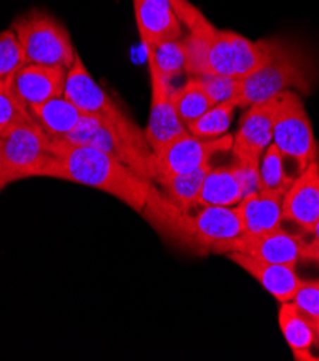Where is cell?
<instances>
[{"instance_id":"ac0fdd59","label":"cell","mask_w":319,"mask_h":361,"mask_svg":"<svg viewBox=\"0 0 319 361\" xmlns=\"http://www.w3.org/2000/svg\"><path fill=\"white\" fill-rule=\"evenodd\" d=\"M282 199L273 192L258 190L236 206L246 235H263L282 228Z\"/></svg>"},{"instance_id":"6da1fadb","label":"cell","mask_w":319,"mask_h":361,"mask_svg":"<svg viewBox=\"0 0 319 361\" xmlns=\"http://www.w3.org/2000/svg\"><path fill=\"white\" fill-rule=\"evenodd\" d=\"M54 161L46 177L88 186L108 193L149 221L164 235L183 243L189 242V213L177 207L153 185L127 164L106 153L66 140H54Z\"/></svg>"},{"instance_id":"44dd1931","label":"cell","mask_w":319,"mask_h":361,"mask_svg":"<svg viewBox=\"0 0 319 361\" xmlns=\"http://www.w3.org/2000/svg\"><path fill=\"white\" fill-rule=\"evenodd\" d=\"M243 197L242 188L237 183L230 164L211 167L203 182L197 206L234 207Z\"/></svg>"},{"instance_id":"4316f807","label":"cell","mask_w":319,"mask_h":361,"mask_svg":"<svg viewBox=\"0 0 319 361\" xmlns=\"http://www.w3.org/2000/svg\"><path fill=\"white\" fill-rule=\"evenodd\" d=\"M26 63L25 51L16 33L11 27L0 32V85L11 87L15 75Z\"/></svg>"},{"instance_id":"603a6c76","label":"cell","mask_w":319,"mask_h":361,"mask_svg":"<svg viewBox=\"0 0 319 361\" xmlns=\"http://www.w3.org/2000/svg\"><path fill=\"white\" fill-rule=\"evenodd\" d=\"M174 110L184 126L197 120L213 106L203 85L197 78H190L183 87L171 90Z\"/></svg>"},{"instance_id":"83f0119b","label":"cell","mask_w":319,"mask_h":361,"mask_svg":"<svg viewBox=\"0 0 319 361\" xmlns=\"http://www.w3.org/2000/svg\"><path fill=\"white\" fill-rule=\"evenodd\" d=\"M213 105L234 101L239 94L240 78L218 74H206L197 78Z\"/></svg>"},{"instance_id":"4fadbf2b","label":"cell","mask_w":319,"mask_h":361,"mask_svg":"<svg viewBox=\"0 0 319 361\" xmlns=\"http://www.w3.org/2000/svg\"><path fill=\"white\" fill-rule=\"evenodd\" d=\"M66 71L61 66L26 63L15 75L9 87L11 92L26 110L63 97Z\"/></svg>"},{"instance_id":"5bb4252c","label":"cell","mask_w":319,"mask_h":361,"mask_svg":"<svg viewBox=\"0 0 319 361\" xmlns=\"http://www.w3.org/2000/svg\"><path fill=\"white\" fill-rule=\"evenodd\" d=\"M134 16L144 48L183 39V25L171 0H132Z\"/></svg>"},{"instance_id":"4dcf8cb0","label":"cell","mask_w":319,"mask_h":361,"mask_svg":"<svg viewBox=\"0 0 319 361\" xmlns=\"http://www.w3.org/2000/svg\"><path fill=\"white\" fill-rule=\"evenodd\" d=\"M292 302L315 324L319 321V279L306 281L304 279Z\"/></svg>"},{"instance_id":"8fae6325","label":"cell","mask_w":319,"mask_h":361,"mask_svg":"<svg viewBox=\"0 0 319 361\" xmlns=\"http://www.w3.org/2000/svg\"><path fill=\"white\" fill-rule=\"evenodd\" d=\"M149 72L151 81V106L144 134L150 147L154 153H157L168 142L187 134L189 131L174 110L171 101L173 88L170 82L160 75L158 69L150 59Z\"/></svg>"},{"instance_id":"7a4b0ae2","label":"cell","mask_w":319,"mask_h":361,"mask_svg":"<svg viewBox=\"0 0 319 361\" xmlns=\"http://www.w3.org/2000/svg\"><path fill=\"white\" fill-rule=\"evenodd\" d=\"M313 58L301 47L282 39H266V55L251 74L240 78L237 106L268 102L283 91L309 95L318 81Z\"/></svg>"},{"instance_id":"836d02e7","label":"cell","mask_w":319,"mask_h":361,"mask_svg":"<svg viewBox=\"0 0 319 361\" xmlns=\"http://www.w3.org/2000/svg\"><path fill=\"white\" fill-rule=\"evenodd\" d=\"M316 338H318V344H319V321L316 322Z\"/></svg>"},{"instance_id":"3957f363","label":"cell","mask_w":319,"mask_h":361,"mask_svg":"<svg viewBox=\"0 0 319 361\" xmlns=\"http://www.w3.org/2000/svg\"><path fill=\"white\" fill-rule=\"evenodd\" d=\"M62 140L95 147L154 182V152L144 131H141L131 118L114 121L82 114L73 133Z\"/></svg>"},{"instance_id":"52a82bcc","label":"cell","mask_w":319,"mask_h":361,"mask_svg":"<svg viewBox=\"0 0 319 361\" xmlns=\"http://www.w3.org/2000/svg\"><path fill=\"white\" fill-rule=\"evenodd\" d=\"M232 144V134H225L213 140H204L187 133L175 138L161 150L154 153V182L170 176L189 173L208 164L215 156L230 152Z\"/></svg>"},{"instance_id":"d6a6232c","label":"cell","mask_w":319,"mask_h":361,"mask_svg":"<svg viewBox=\"0 0 319 361\" xmlns=\"http://www.w3.org/2000/svg\"><path fill=\"white\" fill-rule=\"evenodd\" d=\"M315 239H319V221L313 225V228L311 229V232H309Z\"/></svg>"},{"instance_id":"484cf974","label":"cell","mask_w":319,"mask_h":361,"mask_svg":"<svg viewBox=\"0 0 319 361\" xmlns=\"http://www.w3.org/2000/svg\"><path fill=\"white\" fill-rule=\"evenodd\" d=\"M147 56L156 68L160 75L171 82L174 78L186 72V49L183 39L168 41L156 48H146Z\"/></svg>"},{"instance_id":"9a60e30c","label":"cell","mask_w":319,"mask_h":361,"mask_svg":"<svg viewBox=\"0 0 319 361\" xmlns=\"http://www.w3.org/2000/svg\"><path fill=\"white\" fill-rule=\"evenodd\" d=\"M282 218L311 232L319 221V163L301 171L282 199Z\"/></svg>"},{"instance_id":"f1b7e54d","label":"cell","mask_w":319,"mask_h":361,"mask_svg":"<svg viewBox=\"0 0 319 361\" xmlns=\"http://www.w3.org/2000/svg\"><path fill=\"white\" fill-rule=\"evenodd\" d=\"M26 117H29L27 110L18 102L11 88L0 85V134Z\"/></svg>"},{"instance_id":"277c9868","label":"cell","mask_w":319,"mask_h":361,"mask_svg":"<svg viewBox=\"0 0 319 361\" xmlns=\"http://www.w3.org/2000/svg\"><path fill=\"white\" fill-rule=\"evenodd\" d=\"M54 140L30 116L0 134V186L29 177H46Z\"/></svg>"},{"instance_id":"e575fe53","label":"cell","mask_w":319,"mask_h":361,"mask_svg":"<svg viewBox=\"0 0 319 361\" xmlns=\"http://www.w3.org/2000/svg\"><path fill=\"white\" fill-rule=\"evenodd\" d=\"M2 190H4V188H2V186H0V192H2Z\"/></svg>"},{"instance_id":"2e32d148","label":"cell","mask_w":319,"mask_h":361,"mask_svg":"<svg viewBox=\"0 0 319 361\" xmlns=\"http://www.w3.org/2000/svg\"><path fill=\"white\" fill-rule=\"evenodd\" d=\"M189 228L192 245L201 249H211L244 233L236 206H201L196 214L189 216Z\"/></svg>"},{"instance_id":"cb8c5ba5","label":"cell","mask_w":319,"mask_h":361,"mask_svg":"<svg viewBox=\"0 0 319 361\" xmlns=\"http://www.w3.org/2000/svg\"><path fill=\"white\" fill-rule=\"evenodd\" d=\"M261 189L266 192H273L285 195L287 190L294 183L295 176L287 170V160L279 149L272 142L263 153L261 163Z\"/></svg>"},{"instance_id":"ba28073f","label":"cell","mask_w":319,"mask_h":361,"mask_svg":"<svg viewBox=\"0 0 319 361\" xmlns=\"http://www.w3.org/2000/svg\"><path fill=\"white\" fill-rule=\"evenodd\" d=\"M266 55V39L252 42L229 29H218L208 54V74L243 78L258 68Z\"/></svg>"},{"instance_id":"8992f818","label":"cell","mask_w":319,"mask_h":361,"mask_svg":"<svg viewBox=\"0 0 319 361\" xmlns=\"http://www.w3.org/2000/svg\"><path fill=\"white\" fill-rule=\"evenodd\" d=\"M273 101L272 142L287 161L296 164L299 173L311 163H319V144L301 95L288 90L277 94Z\"/></svg>"},{"instance_id":"d4e9b609","label":"cell","mask_w":319,"mask_h":361,"mask_svg":"<svg viewBox=\"0 0 319 361\" xmlns=\"http://www.w3.org/2000/svg\"><path fill=\"white\" fill-rule=\"evenodd\" d=\"M236 108L237 105L233 101L213 105L197 120L189 123L186 128L192 135L199 138H219L229 131Z\"/></svg>"},{"instance_id":"7c38bea8","label":"cell","mask_w":319,"mask_h":361,"mask_svg":"<svg viewBox=\"0 0 319 361\" xmlns=\"http://www.w3.org/2000/svg\"><path fill=\"white\" fill-rule=\"evenodd\" d=\"M273 137V101L251 105L240 118L233 135V159L261 161L272 144Z\"/></svg>"},{"instance_id":"5b68a950","label":"cell","mask_w":319,"mask_h":361,"mask_svg":"<svg viewBox=\"0 0 319 361\" xmlns=\"http://www.w3.org/2000/svg\"><path fill=\"white\" fill-rule=\"evenodd\" d=\"M11 29L18 36L27 63L65 69L74 63L77 51L68 29L46 11L35 8L16 16Z\"/></svg>"},{"instance_id":"d6986e66","label":"cell","mask_w":319,"mask_h":361,"mask_svg":"<svg viewBox=\"0 0 319 361\" xmlns=\"http://www.w3.org/2000/svg\"><path fill=\"white\" fill-rule=\"evenodd\" d=\"M277 321L295 360H318V357L311 353L318 343L316 324L311 318H308L292 301H288L280 304Z\"/></svg>"},{"instance_id":"f546056e","label":"cell","mask_w":319,"mask_h":361,"mask_svg":"<svg viewBox=\"0 0 319 361\" xmlns=\"http://www.w3.org/2000/svg\"><path fill=\"white\" fill-rule=\"evenodd\" d=\"M259 163L261 161L234 159V161L230 164L237 183L242 188L243 196H247V195L261 190Z\"/></svg>"},{"instance_id":"30bf717a","label":"cell","mask_w":319,"mask_h":361,"mask_svg":"<svg viewBox=\"0 0 319 361\" xmlns=\"http://www.w3.org/2000/svg\"><path fill=\"white\" fill-rule=\"evenodd\" d=\"M63 97L73 102L82 114L98 116L114 121L130 118L123 106L95 82L78 52L74 63L66 71Z\"/></svg>"},{"instance_id":"9c48e42d","label":"cell","mask_w":319,"mask_h":361,"mask_svg":"<svg viewBox=\"0 0 319 361\" xmlns=\"http://www.w3.org/2000/svg\"><path fill=\"white\" fill-rule=\"evenodd\" d=\"M305 240L287 231L276 229L263 235H246L215 245L211 247L216 254L240 252L249 257L272 264H285L296 267L302 259Z\"/></svg>"},{"instance_id":"7402d4cb","label":"cell","mask_w":319,"mask_h":361,"mask_svg":"<svg viewBox=\"0 0 319 361\" xmlns=\"http://www.w3.org/2000/svg\"><path fill=\"white\" fill-rule=\"evenodd\" d=\"M211 164H204L193 171L170 176L158 180V185L163 188L165 196L184 213H189L192 209L197 207L199 195L203 186V182Z\"/></svg>"},{"instance_id":"1f68e13d","label":"cell","mask_w":319,"mask_h":361,"mask_svg":"<svg viewBox=\"0 0 319 361\" xmlns=\"http://www.w3.org/2000/svg\"><path fill=\"white\" fill-rule=\"evenodd\" d=\"M301 261H309L319 265V239L313 238L311 242L305 243Z\"/></svg>"},{"instance_id":"e0dca14e","label":"cell","mask_w":319,"mask_h":361,"mask_svg":"<svg viewBox=\"0 0 319 361\" xmlns=\"http://www.w3.org/2000/svg\"><path fill=\"white\" fill-rule=\"evenodd\" d=\"M226 257L255 278L280 304L292 301L304 281L292 265L261 261L240 252H229Z\"/></svg>"},{"instance_id":"ffe728a7","label":"cell","mask_w":319,"mask_h":361,"mask_svg":"<svg viewBox=\"0 0 319 361\" xmlns=\"http://www.w3.org/2000/svg\"><path fill=\"white\" fill-rule=\"evenodd\" d=\"M27 113L52 140L65 138L82 118V113L65 97L35 105L29 108Z\"/></svg>"}]
</instances>
